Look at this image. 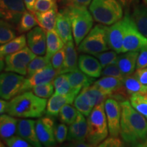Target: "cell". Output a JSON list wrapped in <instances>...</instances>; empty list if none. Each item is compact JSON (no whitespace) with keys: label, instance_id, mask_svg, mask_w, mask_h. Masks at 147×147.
Wrapping results in <instances>:
<instances>
[{"label":"cell","instance_id":"26","mask_svg":"<svg viewBox=\"0 0 147 147\" xmlns=\"http://www.w3.org/2000/svg\"><path fill=\"white\" fill-rule=\"evenodd\" d=\"M36 16L38 25L46 32L53 30L55 29L57 16V8L44 12H38L33 11Z\"/></svg>","mask_w":147,"mask_h":147},{"label":"cell","instance_id":"40","mask_svg":"<svg viewBox=\"0 0 147 147\" xmlns=\"http://www.w3.org/2000/svg\"><path fill=\"white\" fill-rule=\"evenodd\" d=\"M57 8V0H37L35 3L34 11L44 12Z\"/></svg>","mask_w":147,"mask_h":147},{"label":"cell","instance_id":"5","mask_svg":"<svg viewBox=\"0 0 147 147\" xmlns=\"http://www.w3.org/2000/svg\"><path fill=\"white\" fill-rule=\"evenodd\" d=\"M71 21L75 45L78 46L92 29L93 19L87 7L69 5L67 7Z\"/></svg>","mask_w":147,"mask_h":147},{"label":"cell","instance_id":"22","mask_svg":"<svg viewBox=\"0 0 147 147\" xmlns=\"http://www.w3.org/2000/svg\"><path fill=\"white\" fill-rule=\"evenodd\" d=\"M138 54V51H130L118 56L117 65L125 77L133 74L135 68H136Z\"/></svg>","mask_w":147,"mask_h":147},{"label":"cell","instance_id":"51","mask_svg":"<svg viewBox=\"0 0 147 147\" xmlns=\"http://www.w3.org/2000/svg\"><path fill=\"white\" fill-rule=\"evenodd\" d=\"M36 1L37 0H24L25 6H26L27 10L29 11H32V12H33V11H34L35 3H36Z\"/></svg>","mask_w":147,"mask_h":147},{"label":"cell","instance_id":"43","mask_svg":"<svg viewBox=\"0 0 147 147\" xmlns=\"http://www.w3.org/2000/svg\"><path fill=\"white\" fill-rule=\"evenodd\" d=\"M64 59H65V48L64 47L55 53L51 59V63L53 67L57 71V72L60 71L61 68L62 67Z\"/></svg>","mask_w":147,"mask_h":147},{"label":"cell","instance_id":"42","mask_svg":"<svg viewBox=\"0 0 147 147\" xmlns=\"http://www.w3.org/2000/svg\"><path fill=\"white\" fill-rule=\"evenodd\" d=\"M102 75L104 76L115 77V78L121 79V80H123L125 78V76L121 72L117 63L112 64V65L104 67V69L102 70Z\"/></svg>","mask_w":147,"mask_h":147},{"label":"cell","instance_id":"57","mask_svg":"<svg viewBox=\"0 0 147 147\" xmlns=\"http://www.w3.org/2000/svg\"><path fill=\"white\" fill-rule=\"evenodd\" d=\"M53 147H58V146H53Z\"/></svg>","mask_w":147,"mask_h":147},{"label":"cell","instance_id":"6","mask_svg":"<svg viewBox=\"0 0 147 147\" xmlns=\"http://www.w3.org/2000/svg\"><path fill=\"white\" fill-rule=\"evenodd\" d=\"M108 27L97 24L78 46L79 53L95 55L110 49L107 39Z\"/></svg>","mask_w":147,"mask_h":147},{"label":"cell","instance_id":"3","mask_svg":"<svg viewBox=\"0 0 147 147\" xmlns=\"http://www.w3.org/2000/svg\"><path fill=\"white\" fill-rule=\"evenodd\" d=\"M89 11L94 21L112 25L123 18V6L118 0H93Z\"/></svg>","mask_w":147,"mask_h":147},{"label":"cell","instance_id":"4","mask_svg":"<svg viewBox=\"0 0 147 147\" xmlns=\"http://www.w3.org/2000/svg\"><path fill=\"white\" fill-rule=\"evenodd\" d=\"M87 142L97 147L108 136V126L104 103L95 106L87 117Z\"/></svg>","mask_w":147,"mask_h":147},{"label":"cell","instance_id":"45","mask_svg":"<svg viewBox=\"0 0 147 147\" xmlns=\"http://www.w3.org/2000/svg\"><path fill=\"white\" fill-rule=\"evenodd\" d=\"M97 147H125L123 142L118 137L106 138Z\"/></svg>","mask_w":147,"mask_h":147},{"label":"cell","instance_id":"20","mask_svg":"<svg viewBox=\"0 0 147 147\" xmlns=\"http://www.w3.org/2000/svg\"><path fill=\"white\" fill-rule=\"evenodd\" d=\"M87 121L84 115L78 112L76 120L69 126L67 140L69 142H84L87 140Z\"/></svg>","mask_w":147,"mask_h":147},{"label":"cell","instance_id":"19","mask_svg":"<svg viewBox=\"0 0 147 147\" xmlns=\"http://www.w3.org/2000/svg\"><path fill=\"white\" fill-rule=\"evenodd\" d=\"M78 67L80 71L93 78H99L102 72L100 61L89 54H81L78 57Z\"/></svg>","mask_w":147,"mask_h":147},{"label":"cell","instance_id":"32","mask_svg":"<svg viewBox=\"0 0 147 147\" xmlns=\"http://www.w3.org/2000/svg\"><path fill=\"white\" fill-rule=\"evenodd\" d=\"M17 30L13 25L1 19L0 21V44L4 45L16 38Z\"/></svg>","mask_w":147,"mask_h":147},{"label":"cell","instance_id":"44","mask_svg":"<svg viewBox=\"0 0 147 147\" xmlns=\"http://www.w3.org/2000/svg\"><path fill=\"white\" fill-rule=\"evenodd\" d=\"M4 142L8 147H34L20 136H12L5 140Z\"/></svg>","mask_w":147,"mask_h":147},{"label":"cell","instance_id":"14","mask_svg":"<svg viewBox=\"0 0 147 147\" xmlns=\"http://www.w3.org/2000/svg\"><path fill=\"white\" fill-rule=\"evenodd\" d=\"M27 44L34 54L44 56L47 53V35L41 27H36L27 34Z\"/></svg>","mask_w":147,"mask_h":147},{"label":"cell","instance_id":"28","mask_svg":"<svg viewBox=\"0 0 147 147\" xmlns=\"http://www.w3.org/2000/svg\"><path fill=\"white\" fill-rule=\"evenodd\" d=\"M64 44L65 43L59 36L55 29L47 32L46 56L51 59L55 53L65 47Z\"/></svg>","mask_w":147,"mask_h":147},{"label":"cell","instance_id":"50","mask_svg":"<svg viewBox=\"0 0 147 147\" xmlns=\"http://www.w3.org/2000/svg\"><path fill=\"white\" fill-rule=\"evenodd\" d=\"M70 147H95L93 145L84 142H70Z\"/></svg>","mask_w":147,"mask_h":147},{"label":"cell","instance_id":"36","mask_svg":"<svg viewBox=\"0 0 147 147\" xmlns=\"http://www.w3.org/2000/svg\"><path fill=\"white\" fill-rule=\"evenodd\" d=\"M78 112L75 107L69 104H66L61 109L59 114V119L63 123L70 125L76 120Z\"/></svg>","mask_w":147,"mask_h":147},{"label":"cell","instance_id":"37","mask_svg":"<svg viewBox=\"0 0 147 147\" xmlns=\"http://www.w3.org/2000/svg\"><path fill=\"white\" fill-rule=\"evenodd\" d=\"M51 59L47 56H38L36 57L27 67V78H30L38 71L41 70L51 63Z\"/></svg>","mask_w":147,"mask_h":147},{"label":"cell","instance_id":"55","mask_svg":"<svg viewBox=\"0 0 147 147\" xmlns=\"http://www.w3.org/2000/svg\"><path fill=\"white\" fill-rule=\"evenodd\" d=\"M0 147H6L5 146V144H3V142H1V144H0Z\"/></svg>","mask_w":147,"mask_h":147},{"label":"cell","instance_id":"38","mask_svg":"<svg viewBox=\"0 0 147 147\" xmlns=\"http://www.w3.org/2000/svg\"><path fill=\"white\" fill-rule=\"evenodd\" d=\"M117 54L118 53L115 51H110L97 54L95 55V57L100 61L103 68H104L112 64L117 63V58H118Z\"/></svg>","mask_w":147,"mask_h":147},{"label":"cell","instance_id":"27","mask_svg":"<svg viewBox=\"0 0 147 147\" xmlns=\"http://www.w3.org/2000/svg\"><path fill=\"white\" fill-rule=\"evenodd\" d=\"M26 44L27 37L24 34H22L4 45H1L0 47L1 59H3L7 55L13 54L22 50L26 47Z\"/></svg>","mask_w":147,"mask_h":147},{"label":"cell","instance_id":"48","mask_svg":"<svg viewBox=\"0 0 147 147\" xmlns=\"http://www.w3.org/2000/svg\"><path fill=\"white\" fill-rule=\"evenodd\" d=\"M69 5H74L76 6L87 7L91 4L93 0H69Z\"/></svg>","mask_w":147,"mask_h":147},{"label":"cell","instance_id":"47","mask_svg":"<svg viewBox=\"0 0 147 147\" xmlns=\"http://www.w3.org/2000/svg\"><path fill=\"white\" fill-rule=\"evenodd\" d=\"M134 74L141 83L147 85V67L136 69Z\"/></svg>","mask_w":147,"mask_h":147},{"label":"cell","instance_id":"53","mask_svg":"<svg viewBox=\"0 0 147 147\" xmlns=\"http://www.w3.org/2000/svg\"><path fill=\"white\" fill-rule=\"evenodd\" d=\"M131 147H147V138L144 140L140 141L131 145Z\"/></svg>","mask_w":147,"mask_h":147},{"label":"cell","instance_id":"39","mask_svg":"<svg viewBox=\"0 0 147 147\" xmlns=\"http://www.w3.org/2000/svg\"><path fill=\"white\" fill-rule=\"evenodd\" d=\"M54 85L51 82L49 83L44 84L42 85L37 86L32 89V92L35 95L38 97H41V98H50L53 95V91H54Z\"/></svg>","mask_w":147,"mask_h":147},{"label":"cell","instance_id":"52","mask_svg":"<svg viewBox=\"0 0 147 147\" xmlns=\"http://www.w3.org/2000/svg\"><path fill=\"white\" fill-rule=\"evenodd\" d=\"M8 102H6L5 100H3L1 99L0 100V113L1 115H3L5 113H6L7 108H8Z\"/></svg>","mask_w":147,"mask_h":147},{"label":"cell","instance_id":"46","mask_svg":"<svg viewBox=\"0 0 147 147\" xmlns=\"http://www.w3.org/2000/svg\"><path fill=\"white\" fill-rule=\"evenodd\" d=\"M145 67H147V45L140 50L136 63V69Z\"/></svg>","mask_w":147,"mask_h":147},{"label":"cell","instance_id":"2","mask_svg":"<svg viewBox=\"0 0 147 147\" xmlns=\"http://www.w3.org/2000/svg\"><path fill=\"white\" fill-rule=\"evenodd\" d=\"M47 99L38 97L32 91L16 95L8 102L6 113L19 118H40L46 113Z\"/></svg>","mask_w":147,"mask_h":147},{"label":"cell","instance_id":"12","mask_svg":"<svg viewBox=\"0 0 147 147\" xmlns=\"http://www.w3.org/2000/svg\"><path fill=\"white\" fill-rule=\"evenodd\" d=\"M104 108L110 136L118 137L121 133V106L120 102L109 97L104 102Z\"/></svg>","mask_w":147,"mask_h":147},{"label":"cell","instance_id":"24","mask_svg":"<svg viewBox=\"0 0 147 147\" xmlns=\"http://www.w3.org/2000/svg\"><path fill=\"white\" fill-rule=\"evenodd\" d=\"M18 120L10 115H1L0 117V135L1 138L5 140L14 136L17 132Z\"/></svg>","mask_w":147,"mask_h":147},{"label":"cell","instance_id":"25","mask_svg":"<svg viewBox=\"0 0 147 147\" xmlns=\"http://www.w3.org/2000/svg\"><path fill=\"white\" fill-rule=\"evenodd\" d=\"M131 16L132 21L139 32L147 38V6L144 5H136Z\"/></svg>","mask_w":147,"mask_h":147},{"label":"cell","instance_id":"41","mask_svg":"<svg viewBox=\"0 0 147 147\" xmlns=\"http://www.w3.org/2000/svg\"><path fill=\"white\" fill-rule=\"evenodd\" d=\"M67 134H68V129L66 124L59 123L55 125V136L57 142L59 144H62L67 140Z\"/></svg>","mask_w":147,"mask_h":147},{"label":"cell","instance_id":"23","mask_svg":"<svg viewBox=\"0 0 147 147\" xmlns=\"http://www.w3.org/2000/svg\"><path fill=\"white\" fill-rule=\"evenodd\" d=\"M67 75L71 89L77 94H78L83 88L89 87L94 82L95 78L88 76L79 69L67 73Z\"/></svg>","mask_w":147,"mask_h":147},{"label":"cell","instance_id":"31","mask_svg":"<svg viewBox=\"0 0 147 147\" xmlns=\"http://www.w3.org/2000/svg\"><path fill=\"white\" fill-rule=\"evenodd\" d=\"M38 25L36 16L32 11H26L18 22L16 30L19 34H23L32 30Z\"/></svg>","mask_w":147,"mask_h":147},{"label":"cell","instance_id":"33","mask_svg":"<svg viewBox=\"0 0 147 147\" xmlns=\"http://www.w3.org/2000/svg\"><path fill=\"white\" fill-rule=\"evenodd\" d=\"M53 84L55 87V93L56 94L67 95L74 92L71 89L67 74L57 75L53 80Z\"/></svg>","mask_w":147,"mask_h":147},{"label":"cell","instance_id":"49","mask_svg":"<svg viewBox=\"0 0 147 147\" xmlns=\"http://www.w3.org/2000/svg\"><path fill=\"white\" fill-rule=\"evenodd\" d=\"M123 7L126 9L129 8L132 5L136 3L138 0H118Z\"/></svg>","mask_w":147,"mask_h":147},{"label":"cell","instance_id":"17","mask_svg":"<svg viewBox=\"0 0 147 147\" xmlns=\"http://www.w3.org/2000/svg\"><path fill=\"white\" fill-rule=\"evenodd\" d=\"M16 134L34 147H43L37 136L34 120L25 119L18 120Z\"/></svg>","mask_w":147,"mask_h":147},{"label":"cell","instance_id":"11","mask_svg":"<svg viewBox=\"0 0 147 147\" xmlns=\"http://www.w3.org/2000/svg\"><path fill=\"white\" fill-rule=\"evenodd\" d=\"M55 120L53 117H42L36 121V130L40 142L45 147H53L57 144L55 136Z\"/></svg>","mask_w":147,"mask_h":147},{"label":"cell","instance_id":"34","mask_svg":"<svg viewBox=\"0 0 147 147\" xmlns=\"http://www.w3.org/2000/svg\"><path fill=\"white\" fill-rule=\"evenodd\" d=\"M74 104V107L84 117H88L91 114L92 110L93 109V106H92L89 97L82 90L79 93L78 96H76L75 98Z\"/></svg>","mask_w":147,"mask_h":147},{"label":"cell","instance_id":"8","mask_svg":"<svg viewBox=\"0 0 147 147\" xmlns=\"http://www.w3.org/2000/svg\"><path fill=\"white\" fill-rule=\"evenodd\" d=\"M123 18L125 23V34L122 53L140 51L147 45V38L139 32L129 14H127Z\"/></svg>","mask_w":147,"mask_h":147},{"label":"cell","instance_id":"30","mask_svg":"<svg viewBox=\"0 0 147 147\" xmlns=\"http://www.w3.org/2000/svg\"><path fill=\"white\" fill-rule=\"evenodd\" d=\"M82 91L89 97L93 107L104 103L108 98H109V96L100 88L97 87L95 84H92L89 87L83 88Z\"/></svg>","mask_w":147,"mask_h":147},{"label":"cell","instance_id":"56","mask_svg":"<svg viewBox=\"0 0 147 147\" xmlns=\"http://www.w3.org/2000/svg\"><path fill=\"white\" fill-rule=\"evenodd\" d=\"M143 2H144V4L147 6V0H143Z\"/></svg>","mask_w":147,"mask_h":147},{"label":"cell","instance_id":"18","mask_svg":"<svg viewBox=\"0 0 147 147\" xmlns=\"http://www.w3.org/2000/svg\"><path fill=\"white\" fill-rule=\"evenodd\" d=\"M77 94L74 92L67 95H60L54 93L47 102L46 115L56 117L59 116L62 107L66 104H71L74 102Z\"/></svg>","mask_w":147,"mask_h":147},{"label":"cell","instance_id":"1","mask_svg":"<svg viewBox=\"0 0 147 147\" xmlns=\"http://www.w3.org/2000/svg\"><path fill=\"white\" fill-rule=\"evenodd\" d=\"M121 106V138L133 145L147 138V121L142 114L132 107L128 100L120 102Z\"/></svg>","mask_w":147,"mask_h":147},{"label":"cell","instance_id":"15","mask_svg":"<svg viewBox=\"0 0 147 147\" xmlns=\"http://www.w3.org/2000/svg\"><path fill=\"white\" fill-rule=\"evenodd\" d=\"M125 34V23L123 18L108 27L107 39L110 49L118 54L122 53L123 42Z\"/></svg>","mask_w":147,"mask_h":147},{"label":"cell","instance_id":"29","mask_svg":"<svg viewBox=\"0 0 147 147\" xmlns=\"http://www.w3.org/2000/svg\"><path fill=\"white\" fill-rule=\"evenodd\" d=\"M123 81L127 93L129 97L138 93H147V85L141 83L134 74L125 76Z\"/></svg>","mask_w":147,"mask_h":147},{"label":"cell","instance_id":"21","mask_svg":"<svg viewBox=\"0 0 147 147\" xmlns=\"http://www.w3.org/2000/svg\"><path fill=\"white\" fill-rule=\"evenodd\" d=\"M64 48H65V59L62 67L58 72V75L67 74L78 69V54L73 41L67 42Z\"/></svg>","mask_w":147,"mask_h":147},{"label":"cell","instance_id":"16","mask_svg":"<svg viewBox=\"0 0 147 147\" xmlns=\"http://www.w3.org/2000/svg\"><path fill=\"white\" fill-rule=\"evenodd\" d=\"M55 29L65 44L73 40L71 21L67 8L57 12Z\"/></svg>","mask_w":147,"mask_h":147},{"label":"cell","instance_id":"13","mask_svg":"<svg viewBox=\"0 0 147 147\" xmlns=\"http://www.w3.org/2000/svg\"><path fill=\"white\" fill-rule=\"evenodd\" d=\"M57 75H58L57 71L53 67L51 63L47 67L38 71L30 78L25 79L21 89V93L28 91L29 90L32 89L33 88L37 86L51 82L53 81Z\"/></svg>","mask_w":147,"mask_h":147},{"label":"cell","instance_id":"54","mask_svg":"<svg viewBox=\"0 0 147 147\" xmlns=\"http://www.w3.org/2000/svg\"><path fill=\"white\" fill-rule=\"evenodd\" d=\"M60 147H70V145H69V144H64L63 145H61Z\"/></svg>","mask_w":147,"mask_h":147},{"label":"cell","instance_id":"9","mask_svg":"<svg viewBox=\"0 0 147 147\" xmlns=\"http://www.w3.org/2000/svg\"><path fill=\"white\" fill-rule=\"evenodd\" d=\"M25 77L21 74L5 71L0 76V96L3 100H12L21 93L25 80Z\"/></svg>","mask_w":147,"mask_h":147},{"label":"cell","instance_id":"10","mask_svg":"<svg viewBox=\"0 0 147 147\" xmlns=\"http://www.w3.org/2000/svg\"><path fill=\"white\" fill-rule=\"evenodd\" d=\"M24 0H0L1 18L16 27L23 14L26 12Z\"/></svg>","mask_w":147,"mask_h":147},{"label":"cell","instance_id":"35","mask_svg":"<svg viewBox=\"0 0 147 147\" xmlns=\"http://www.w3.org/2000/svg\"><path fill=\"white\" fill-rule=\"evenodd\" d=\"M129 101L132 107L147 119V93L132 95Z\"/></svg>","mask_w":147,"mask_h":147},{"label":"cell","instance_id":"7","mask_svg":"<svg viewBox=\"0 0 147 147\" xmlns=\"http://www.w3.org/2000/svg\"><path fill=\"white\" fill-rule=\"evenodd\" d=\"M36 55L28 47H25L18 52L5 57L3 59V69L5 71H10L22 76H27L29 64L36 57Z\"/></svg>","mask_w":147,"mask_h":147}]
</instances>
